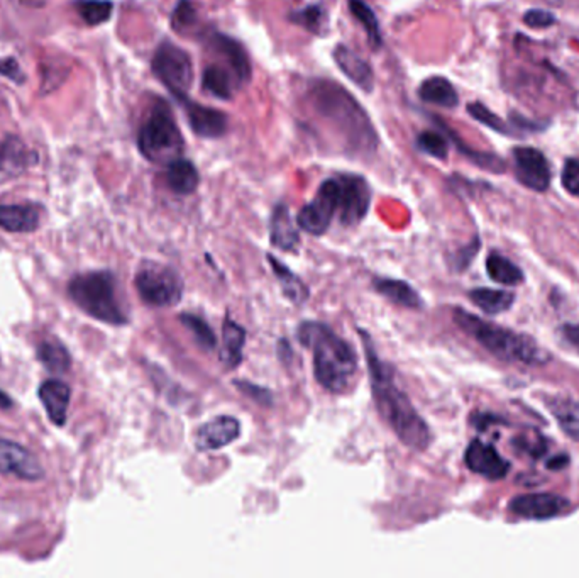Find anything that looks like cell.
Instances as JSON below:
<instances>
[{"mask_svg": "<svg viewBox=\"0 0 579 578\" xmlns=\"http://www.w3.org/2000/svg\"><path fill=\"white\" fill-rule=\"evenodd\" d=\"M202 88L215 99L231 101L240 86L236 77L222 63H211L202 73Z\"/></svg>", "mask_w": 579, "mask_h": 578, "instance_id": "44dd1931", "label": "cell"}, {"mask_svg": "<svg viewBox=\"0 0 579 578\" xmlns=\"http://www.w3.org/2000/svg\"><path fill=\"white\" fill-rule=\"evenodd\" d=\"M515 163V175L523 187L546 192L551 185V165L546 155L530 146H519L511 151Z\"/></svg>", "mask_w": 579, "mask_h": 578, "instance_id": "8fae6325", "label": "cell"}, {"mask_svg": "<svg viewBox=\"0 0 579 578\" xmlns=\"http://www.w3.org/2000/svg\"><path fill=\"white\" fill-rule=\"evenodd\" d=\"M375 289L382 294L383 297L390 299L394 304L407 307V309H422L424 301L421 299L419 292L410 287L403 280L395 278H375Z\"/></svg>", "mask_w": 579, "mask_h": 578, "instance_id": "484cf974", "label": "cell"}, {"mask_svg": "<svg viewBox=\"0 0 579 578\" xmlns=\"http://www.w3.org/2000/svg\"><path fill=\"white\" fill-rule=\"evenodd\" d=\"M180 322L192 333L198 347L205 349V351H213V349H215V347H217V338H215V334H213V328H211L204 319L198 318L195 314L185 312V314L180 316Z\"/></svg>", "mask_w": 579, "mask_h": 578, "instance_id": "d590c367", "label": "cell"}, {"mask_svg": "<svg viewBox=\"0 0 579 578\" xmlns=\"http://www.w3.org/2000/svg\"><path fill=\"white\" fill-rule=\"evenodd\" d=\"M467 113H469V116L475 117L476 121H480L481 124H484L486 128L493 130L494 132H500V134H505V136H513V130H510V124H507L505 121H502L500 117L494 114L493 111H490L481 102L467 104Z\"/></svg>", "mask_w": 579, "mask_h": 578, "instance_id": "74e56055", "label": "cell"}, {"mask_svg": "<svg viewBox=\"0 0 579 578\" xmlns=\"http://www.w3.org/2000/svg\"><path fill=\"white\" fill-rule=\"evenodd\" d=\"M40 209L29 203L0 205V228L9 232H32L40 228Z\"/></svg>", "mask_w": 579, "mask_h": 578, "instance_id": "ffe728a7", "label": "cell"}, {"mask_svg": "<svg viewBox=\"0 0 579 578\" xmlns=\"http://www.w3.org/2000/svg\"><path fill=\"white\" fill-rule=\"evenodd\" d=\"M432 121L438 124L440 130L444 131V134H446V136L449 138V141L454 143V146L457 148V151H459L461 155H465L469 161H473L476 167H480L483 170H488V172H492V174H503V172H505L507 167H505V161H503V159L498 158L496 155H492V153L476 151V149H473V148L465 145V143L459 140V136L446 126V122H444L442 119L432 117Z\"/></svg>", "mask_w": 579, "mask_h": 578, "instance_id": "d4e9b609", "label": "cell"}, {"mask_svg": "<svg viewBox=\"0 0 579 578\" xmlns=\"http://www.w3.org/2000/svg\"><path fill=\"white\" fill-rule=\"evenodd\" d=\"M209 44H211L213 53L219 59H224L222 65L232 72L236 80L240 82V87H244L246 84L251 82L253 70H251L249 55L240 41H236L234 38H229L226 34L213 32L209 38Z\"/></svg>", "mask_w": 579, "mask_h": 578, "instance_id": "5bb4252c", "label": "cell"}, {"mask_svg": "<svg viewBox=\"0 0 579 578\" xmlns=\"http://www.w3.org/2000/svg\"><path fill=\"white\" fill-rule=\"evenodd\" d=\"M269 265H271V270L273 274L276 275L278 282H280V287H282L283 294L285 297L294 303V304L302 305L303 303H307L311 292H309V287L298 278L297 275L294 274L292 270H288L282 261L276 260L275 257L268 255Z\"/></svg>", "mask_w": 579, "mask_h": 578, "instance_id": "f1b7e54d", "label": "cell"}, {"mask_svg": "<svg viewBox=\"0 0 579 578\" xmlns=\"http://www.w3.org/2000/svg\"><path fill=\"white\" fill-rule=\"evenodd\" d=\"M240 436V420L232 416H219L198 428L194 443L198 451H215L229 447Z\"/></svg>", "mask_w": 579, "mask_h": 578, "instance_id": "2e32d148", "label": "cell"}, {"mask_svg": "<svg viewBox=\"0 0 579 578\" xmlns=\"http://www.w3.org/2000/svg\"><path fill=\"white\" fill-rule=\"evenodd\" d=\"M469 299L490 316L509 311L515 303V295L507 290L475 289L469 292Z\"/></svg>", "mask_w": 579, "mask_h": 578, "instance_id": "f546056e", "label": "cell"}, {"mask_svg": "<svg viewBox=\"0 0 579 578\" xmlns=\"http://www.w3.org/2000/svg\"><path fill=\"white\" fill-rule=\"evenodd\" d=\"M184 105L186 121L198 138L217 140L226 134L227 116L224 113L188 99H185Z\"/></svg>", "mask_w": 579, "mask_h": 578, "instance_id": "e0dca14e", "label": "cell"}, {"mask_svg": "<svg viewBox=\"0 0 579 578\" xmlns=\"http://www.w3.org/2000/svg\"><path fill=\"white\" fill-rule=\"evenodd\" d=\"M34 155L17 138H9L0 145V182L23 174Z\"/></svg>", "mask_w": 579, "mask_h": 578, "instance_id": "603a6c76", "label": "cell"}, {"mask_svg": "<svg viewBox=\"0 0 579 578\" xmlns=\"http://www.w3.org/2000/svg\"><path fill=\"white\" fill-rule=\"evenodd\" d=\"M167 184L171 192L178 195H190L194 194L200 184V175L195 165L190 159H173L167 165Z\"/></svg>", "mask_w": 579, "mask_h": 578, "instance_id": "cb8c5ba5", "label": "cell"}, {"mask_svg": "<svg viewBox=\"0 0 579 578\" xmlns=\"http://www.w3.org/2000/svg\"><path fill=\"white\" fill-rule=\"evenodd\" d=\"M138 148L142 157L153 163L168 165L184 153V134L165 102H156L138 132Z\"/></svg>", "mask_w": 579, "mask_h": 578, "instance_id": "8992f818", "label": "cell"}, {"mask_svg": "<svg viewBox=\"0 0 579 578\" xmlns=\"http://www.w3.org/2000/svg\"><path fill=\"white\" fill-rule=\"evenodd\" d=\"M567 463H569V458H567L565 455H561L559 458H554L552 462L547 463V466H549V468H554V470H559V468L565 466Z\"/></svg>", "mask_w": 579, "mask_h": 578, "instance_id": "bcb514c9", "label": "cell"}, {"mask_svg": "<svg viewBox=\"0 0 579 578\" xmlns=\"http://www.w3.org/2000/svg\"><path fill=\"white\" fill-rule=\"evenodd\" d=\"M38 358L51 374L61 375L70 370V353L57 341H44L38 347Z\"/></svg>", "mask_w": 579, "mask_h": 578, "instance_id": "d6a6232c", "label": "cell"}, {"mask_svg": "<svg viewBox=\"0 0 579 578\" xmlns=\"http://www.w3.org/2000/svg\"><path fill=\"white\" fill-rule=\"evenodd\" d=\"M361 339L371 378L373 399L383 420L407 448L424 451L429 448L432 438L427 422L421 418L407 393L396 385L392 368L380 360L369 334L361 331Z\"/></svg>", "mask_w": 579, "mask_h": 578, "instance_id": "7a4b0ae2", "label": "cell"}, {"mask_svg": "<svg viewBox=\"0 0 579 578\" xmlns=\"http://www.w3.org/2000/svg\"><path fill=\"white\" fill-rule=\"evenodd\" d=\"M465 462L467 468L488 480H502L510 472V463L492 447L480 439L471 441L467 447Z\"/></svg>", "mask_w": 579, "mask_h": 578, "instance_id": "9a60e30c", "label": "cell"}, {"mask_svg": "<svg viewBox=\"0 0 579 578\" xmlns=\"http://www.w3.org/2000/svg\"><path fill=\"white\" fill-rule=\"evenodd\" d=\"M75 7L88 26H100L107 23L113 11L111 0H77Z\"/></svg>", "mask_w": 579, "mask_h": 578, "instance_id": "e575fe53", "label": "cell"}, {"mask_svg": "<svg viewBox=\"0 0 579 578\" xmlns=\"http://www.w3.org/2000/svg\"><path fill=\"white\" fill-rule=\"evenodd\" d=\"M338 180V214L342 226L359 224L369 211L371 188L359 175H340Z\"/></svg>", "mask_w": 579, "mask_h": 578, "instance_id": "30bf717a", "label": "cell"}, {"mask_svg": "<svg viewBox=\"0 0 579 578\" xmlns=\"http://www.w3.org/2000/svg\"><path fill=\"white\" fill-rule=\"evenodd\" d=\"M269 238H271V245L280 248L283 251H295L300 243L297 226L294 224L288 207L283 203H278L273 211Z\"/></svg>", "mask_w": 579, "mask_h": 578, "instance_id": "7402d4cb", "label": "cell"}, {"mask_svg": "<svg viewBox=\"0 0 579 578\" xmlns=\"http://www.w3.org/2000/svg\"><path fill=\"white\" fill-rule=\"evenodd\" d=\"M569 509V501L554 493H527L510 502V510L525 519H552L563 516Z\"/></svg>", "mask_w": 579, "mask_h": 578, "instance_id": "7c38bea8", "label": "cell"}, {"mask_svg": "<svg viewBox=\"0 0 579 578\" xmlns=\"http://www.w3.org/2000/svg\"><path fill=\"white\" fill-rule=\"evenodd\" d=\"M134 285L142 303L151 307H173L184 297L182 276L159 261H142L134 275Z\"/></svg>", "mask_w": 579, "mask_h": 578, "instance_id": "52a82bcc", "label": "cell"}, {"mask_svg": "<svg viewBox=\"0 0 579 578\" xmlns=\"http://www.w3.org/2000/svg\"><path fill=\"white\" fill-rule=\"evenodd\" d=\"M246 345V331L238 322L227 319L222 330V349L221 362L226 365L227 370H234L242 360V348Z\"/></svg>", "mask_w": 579, "mask_h": 578, "instance_id": "83f0119b", "label": "cell"}, {"mask_svg": "<svg viewBox=\"0 0 579 578\" xmlns=\"http://www.w3.org/2000/svg\"><path fill=\"white\" fill-rule=\"evenodd\" d=\"M349 11L366 32L369 46H373L375 50L382 48V31H380V23L376 19L375 11L367 5L365 0H349Z\"/></svg>", "mask_w": 579, "mask_h": 578, "instance_id": "4dcf8cb0", "label": "cell"}, {"mask_svg": "<svg viewBox=\"0 0 579 578\" xmlns=\"http://www.w3.org/2000/svg\"><path fill=\"white\" fill-rule=\"evenodd\" d=\"M561 182L563 187L574 197H579V161L574 158H567L561 172Z\"/></svg>", "mask_w": 579, "mask_h": 578, "instance_id": "60d3db41", "label": "cell"}, {"mask_svg": "<svg viewBox=\"0 0 579 578\" xmlns=\"http://www.w3.org/2000/svg\"><path fill=\"white\" fill-rule=\"evenodd\" d=\"M70 387L61 380H46L40 387V399L51 422L63 426L67 422V411L70 405Z\"/></svg>", "mask_w": 579, "mask_h": 578, "instance_id": "d6986e66", "label": "cell"}, {"mask_svg": "<svg viewBox=\"0 0 579 578\" xmlns=\"http://www.w3.org/2000/svg\"><path fill=\"white\" fill-rule=\"evenodd\" d=\"M486 272L490 278L502 285H520L523 282L522 270L509 258L492 253L486 260Z\"/></svg>", "mask_w": 579, "mask_h": 578, "instance_id": "1f68e13d", "label": "cell"}, {"mask_svg": "<svg viewBox=\"0 0 579 578\" xmlns=\"http://www.w3.org/2000/svg\"><path fill=\"white\" fill-rule=\"evenodd\" d=\"M68 295L90 318L113 326L128 324L119 295L115 276L107 270L77 275L68 285Z\"/></svg>", "mask_w": 579, "mask_h": 578, "instance_id": "5b68a950", "label": "cell"}, {"mask_svg": "<svg viewBox=\"0 0 579 578\" xmlns=\"http://www.w3.org/2000/svg\"><path fill=\"white\" fill-rule=\"evenodd\" d=\"M305 102L312 114L338 140L346 155L363 158L378 149V132L366 111L338 82L313 80L307 88Z\"/></svg>", "mask_w": 579, "mask_h": 578, "instance_id": "6da1fadb", "label": "cell"}, {"mask_svg": "<svg viewBox=\"0 0 579 578\" xmlns=\"http://www.w3.org/2000/svg\"><path fill=\"white\" fill-rule=\"evenodd\" d=\"M0 73L14 82L24 80V75L21 73V68L14 59H0Z\"/></svg>", "mask_w": 579, "mask_h": 578, "instance_id": "ee69618b", "label": "cell"}, {"mask_svg": "<svg viewBox=\"0 0 579 578\" xmlns=\"http://www.w3.org/2000/svg\"><path fill=\"white\" fill-rule=\"evenodd\" d=\"M523 23L534 30H546L556 24V15L542 9H532L523 14Z\"/></svg>", "mask_w": 579, "mask_h": 578, "instance_id": "b9f144b4", "label": "cell"}, {"mask_svg": "<svg viewBox=\"0 0 579 578\" xmlns=\"http://www.w3.org/2000/svg\"><path fill=\"white\" fill-rule=\"evenodd\" d=\"M0 474L24 480H40L44 475L41 463L29 449L7 439H0Z\"/></svg>", "mask_w": 579, "mask_h": 578, "instance_id": "4fadbf2b", "label": "cell"}, {"mask_svg": "<svg viewBox=\"0 0 579 578\" xmlns=\"http://www.w3.org/2000/svg\"><path fill=\"white\" fill-rule=\"evenodd\" d=\"M552 412L563 420V422H571V420H579V402L576 401H554L551 405Z\"/></svg>", "mask_w": 579, "mask_h": 578, "instance_id": "7bdbcfd3", "label": "cell"}, {"mask_svg": "<svg viewBox=\"0 0 579 578\" xmlns=\"http://www.w3.org/2000/svg\"><path fill=\"white\" fill-rule=\"evenodd\" d=\"M13 405L11 397L5 392L0 391V409H9Z\"/></svg>", "mask_w": 579, "mask_h": 578, "instance_id": "7dc6e473", "label": "cell"}, {"mask_svg": "<svg viewBox=\"0 0 579 578\" xmlns=\"http://www.w3.org/2000/svg\"><path fill=\"white\" fill-rule=\"evenodd\" d=\"M153 73L168 88L173 97L184 102L194 84V65L184 48L165 41L159 44L153 57Z\"/></svg>", "mask_w": 579, "mask_h": 578, "instance_id": "ba28073f", "label": "cell"}, {"mask_svg": "<svg viewBox=\"0 0 579 578\" xmlns=\"http://www.w3.org/2000/svg\"><path fill=\"white\" fill-rule=\"evenodd\" d=\"M338 214V180L327 178L317 190L312 203L302 207L298 212V228L312 236H322L327 232L332 217Z\"/></svg>", "mask_w": 579, "mask_h": 578, "instance_id": "9c48e42d", "label": "cell"}, {"mask_svg": "<svg viewBox=\"0 0 579 578\" xmlns=\"http://www.w3.org/2000/svg\"><path fill=\"white\" fill-rule=\"evenodd\" d=\"M288 19H290L294 24L302 26L303 30L309 31L312 34H317V36L325 34V31L329 28L327 13H325L321 5H309V7H305V9L295 11V13L288 15Z\"/></svg>", "mask_w": 579, "mask_h": 578, "instance_id": "836d02e7", "label": "cell"}, {"mask_svg": "<svg viewBox=\"0 0 579 578\" xmlns=\"http://www.w3.org/2000/svg\"><path fill=\"white\" fill-rule=\"evenodd\" d=\"M195 24L197 11L188 2H180L171 14V28L180 34H186V31L194 30Z\"/></svg>", "mask_w": 579, "mask_h": 578, "instance_id": "f35d334b", "label": "cell"}, {"mask_svg": "<svg viewBox=\"0 0 579 578\" xmlns=\"http://www.w3.org/2000/svg\"><path fill=\"white\" fill-rule=\"evenodd\" d=\"M417 148L432 158L446 159L449 155V140L439 131H424L417 136Z\"/></svg>", "mask_w": 579, "mask_h": 578, "instance_id": "8d00e7d4", "label": "cell"}, {"mask_svg": "<svg viewBox=\"0 0 579 578\" xmlns=\"http://www.w3.org/2000/svg\"><path fill=\"white\" fill-rule=\"evenodd\" d=\"M563 334H565V339H567L573 347L578 348L579 351V324H567V326H563Z\"/></svg>", "mask_w": 579, "mask_h": 578, "instance_id": "f6af8a7d", "label": "cell"}, {"mask_svg": "<svg viewBox=\"0 0 579 578\" xmlns=\"http://www.w3.org/2000/svg\"><path fill=\"white\" fill-rule=\"evenodd\" d=\"M419 97L427 104L444 109H456L459 105V95L456 88L444 77H430L424 80L419 87Z\"/></svg>", "mask_w": 579, "mask_h": 578, "instance_id": "4316f807", "label": "cell"}, {"mask_svg": "<svg viewBox=\"0 0 579 578\" xmlns=\"http://www.w3.org/2000/svg\"><path fill=\"white\" fill-rule=\"evenodd\" d=\"M454 322L475 341H478L481 347L503 362L540 365L549 358V355L530 336L500 328L463 309L454 311Z\"/></svg>", "mask_w": 579, "mask_h": 578, "instance_id": "277c9868", "label": "cell"}, {"mask_svg": "<svg viewBox=\"0 0 579 578\" xmlns=\"http://www.w3.org/2000/svg\"><path fill=\"white\" fill-rule=\"evenodd\" d=\"M46 0H23V4H28V5H41Z\"/></svg>", "mask_w": 579, "mask_h": 578, "instance_id": "c3c4849f", "label": "cell"}, {"mask_svg": "<svg viewBox=\"0 0 579 578\" xmlns=\"http://www.w3.org/2000/svg\"><path fill=\"white\" fill-rule=\"evenodd\" d=\"M298 341L313 355V374L325 391L346 393L353 389L357 358L353 348L322 322H302Z\"/></svg>", "mask_w": 579, "mask_h": 578, "instance_id": "3957f363", "label": "cell"}, {"mask_svg": "<svg viewBox=\"0 0 579 578\" xmlns=\"http://www.w3.org/2000/svg\"><path fill=\"white\" fill-rule=\"evenodd\" d=\"M234 385H236V389H238L240 393H244L246 397H249L251 401H255L256 404L267 405V407L273 404V395H271V392H269L268 389H265V387H259V385H255V384L246 382V380H236Z\"/></svg>", "mask_w": 579, "mask_h": 578, "instance_id": "ab89813d", "label": "cell"}, {"mask_svg": "<svg viewBox=\"0 0 579 578\" xmlns=\"http://www.w3.org/2000/svg\"><path fill=\"white\" fill-rule=\"evenodd\" d=\"M334 61L339 67L340 72L344 73L353 84L361 88L363 92L371 94L375 88V73L371 65L367 63L366 59H361L359 55H356L351 48L344 46V44H338L334 48Z\"/></svg>", "mask_w": 579, "mask_h": 578, "instance_id": "ac0fdd59", "label": "cell"}]
</instances>
